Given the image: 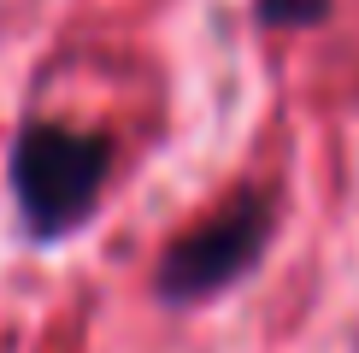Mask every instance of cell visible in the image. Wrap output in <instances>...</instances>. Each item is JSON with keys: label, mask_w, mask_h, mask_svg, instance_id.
Instances as JSON below:
<instances>
[{"label": "cell", "mask_w": 359, "mask_h": 353, "mask_svg": "<svg viewBox=\"0 0 359 353\" xmlns=\"http://www.w3.org/2000/svg\"><path fill=\"white\" fill-rule=\"evenodd\" d=\"M107 176H112V141L100 130H77L59 118H24L12 136L6 183L36 247H53L77 224H88Z\"/></svg>", "instance_id": "cell-1"}, {"label": "cell", "mask_w": 359, "mask_h": 353, "mask_svg": "<svg viewBox=\"0 0 359 353\" xmlns=\"http://www.w3.org/2000/svg\"><path fill=\"white\" fill-rule=\"evenodd\" d=\"M271 230H277V206L271 200L265 195H236L224 212H212L206 224H194L183 242L165 247V259H159V271H154L159 300L194 306V300H212V294L236 289L253 265L265 259Z\"/></svg>", "instance_id": "cell-2"}, {"label": "cell", "mask_w": 359, "mask_h": 353, "mask_svg": "<svg viewBox=\"0 0 359 353\" xmlns=\"http://www.w3.org/2000/svg\"><path fill=\"white\" fill-rule=\"evenodd\" d=\"M336 0H253V18L265 29H312L330 18Z\"/></svg>", "instance_id": "cell-3"}]
</instances>
